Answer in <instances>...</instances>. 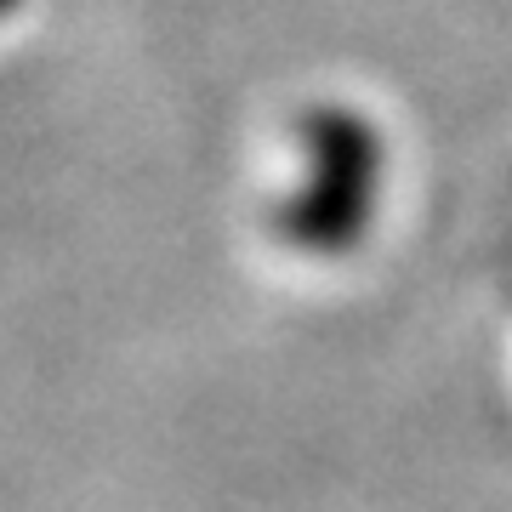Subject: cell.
I'll list each match as a JSON object with an SVG mask.
<instances>
[{"mask_svg": "<svg viewBox=\"0 0 512 512\" xmlns=\"http://www.w3.org/2000/svg\"><path fill=\"white\" fill-rule=\"evenodd\" d=\"M308 177L285 200L279 228L302 251H348L370 228V205L382 188V137L353 109H313L302 120Z\"/></svg>", "mask_w": 512, "mask_h": 512, "instance_id": "1", "label": "cell"}]
</instances>
